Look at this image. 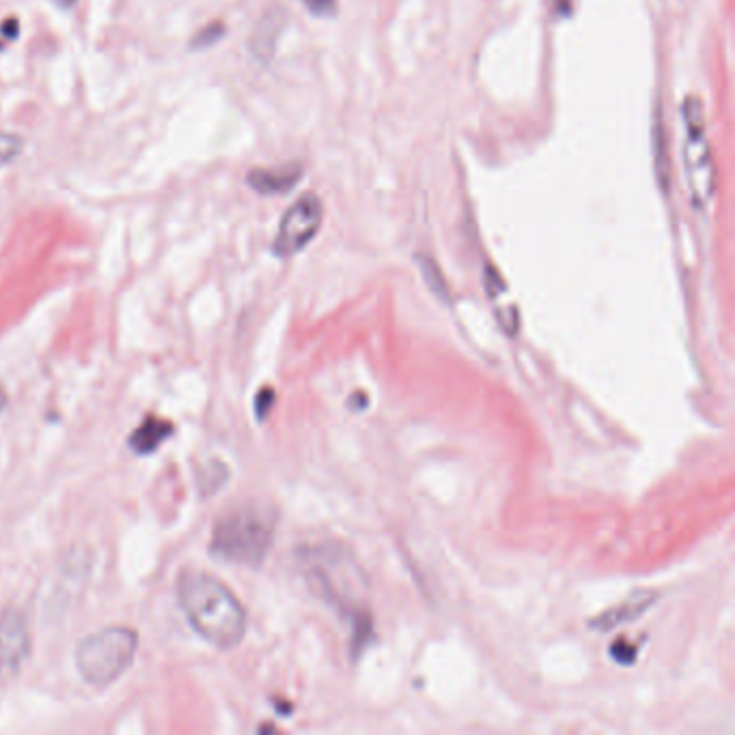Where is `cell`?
I'll return each mask as SVG.
<instances>
[{"label": "cell", "mask_w": 735, "mask_h": 735, "mask_svg": "<svg viewBox=\"0 0 735 735\" xmlns=\"http://www.w3.org/2000/svg\"><path fill=\"white\" fill-rule=\"evenodd\" d=\"M177 600L190 626L218 649L238 647L246 634V608L225 582L201 570H186L177 580Z\"/></svg>", "instance_id": "6da1fadb"}, {"label": "cell", "mask_w": 735, "mask_h": 735, "mask_svg": "<svg viewBox=\"0 0 735 735\" xmlns=\"http://www.w3.org/2000/svg\"><path fill=\"white\" fill-rule=\"evenodd\" d=\"M276 535V513L263 503L229 509L214 526L210 550L233 565L257 567L266 561Z\"/></svg>", "instance_id": "7a4b0ae2"}, {"label": "cell", "mask_w": 735, "mask_h": 735, "mask_svg": "<svg viewBox=\"0 0 735 735\" xmlns=\"http://www.w3.org/2000/svg\"><path fill=\"white\" fill-rule=\"evenodd\" d=\"M302 567L317 595L354 619L365 617L367 582L350 550L324 544L302 552Z\"/></svg>", "instance_id": "3957f363"}, {"label": "cell", "mask_w": 735, "mask_h": 735, "mask_svg": "<svg viewBox=\"0 0 735 735\" xmlns=\"http://www.w3.org/2000/svg\"><path fill=\"white\" fill-rule=\"evenodd\" d=\"M138 632L110 626L82 639L76 649V667L87 684L104 688L126 673L136 658Z\"/></svg>", "instance_id": "277c9868"}, {"label": "cell", "mask_w": 735, "mask_h": 735, "mask_svg": "<svg viewBox=\"0 0 735 735\" xmlns=\"http://www.w3.org/2000/svg\"><path fill=\"white\" fill-rule=\"evenodd\" d=\"M682 123H684V145H682V164L686 175V186L690 201L697 212H703L714 199L716 173L707 138L705 108L697 95H688L682 102Z\"/></svg>", "instance_id": "5b68a950"}, {"label": "cell", "mask_w": 735, "mask_h": 735, "mask_svg": "<svg viewBox=\"0 0 735 735\" xmlns=\"http://www.w3.org/2000/svg\"><path fill=\"white\" fill-rule=\"evenodd\" d=\"M324 220V205L320 197L313 192L302 194V197L289 205V210L283 214L279 231L274 235L272 253L281 259L294 257L304 251L320 233Z\"/></svg>", "instance_id": "8992f818"}, {"label": "cell", "mask_w": 735, "mask_h": 735, "mask_svg": "<svg viewBox=\"0 0 735 735\" xmlns=\"http://www.w3.org/2000/svg\"><path fill=\"white\" fill-rule=\"evenodd\" d=\"M31 654V630L18 608L0 613V671H18Z\"/></svg>", "instance_id": "52a82bcc"}, {"label": "cell", "mask_w": 735, "mask_h": 735, "mask_svg": "<svg viewBox=\"0 0 735 735\" xmlns=\"http://www.w3.org/2000/svg\"><path fill=\"white\" fill-rule=\"evenodd\" d=\"M175 434V423L162 419L158 414H147L128 438V445L136 455H149L158 451L166 440Z\"/></svg>", "instance_id": "ba28073f"}, {"label": "cell", "mask_w": 735, "mask_h": 735, "mask_svg": "<svg viewBox=\"0 0 735 735\" xmlns=\"http://www.w3.org/2000/svg\"><path fill=\"white\" fill-rule=\"evenodd\" d=\"M654 602H656L654 591H647V589L634 591L626 602H621L619 606L606 610V613H602L598 619H593L591 626L598 628V630L619 628V626H623V623H628L632 619H639L647 608L654 606Z\"/></svg>", "instance_id": "9c48e42d"}, {"label": "cell", "mask_w": 735, "mask_h": 735, "mask_svg": "<svg viewBox=\"0 0 735 735\" xmlns=\"http://www.w3.org/2000/svg\"><path fill=\"white\" fill-rule=\"evenodd\" d=\"M302 177L298 164L279 166V169H253L246 182L259 194H283L294 188Z\"/></svg>", "instance_id": "30bf717a"}, {"label": "cell", "mask_w": 735, "mask_h": 735, "mask_svg": "<svg viewBox=\"0 0 735 735\" xmlns=\"http://www.w3.org/2000/svg\"><path fill=\"white\" fill-rule=\"evenodd\" d=\"M24 149V138L7 130H0V166L16 160Z\"/></svg>", "instance_id": "8fae6325"}, {"label": "cell", "mask_w": 735, "mask_h": 735, "mask_svg": "<svg viewBox=\"0 0 735 735\" xmlns=\"http://www.w3.org/2000/svg\"><path fill=\"white\" fill-rule=\"evenodd\" d=\"M223 35H225V24H220V22L207 24L203 31H199L197 35H194V39H192V48L201 50V48L212 46L214 41H218V39L223 37Z\"/></svg>", "instance_id": "7c38bea8"}, {"label": "cell", "mask_w": 735, "mask_h": 735, "mask_svg": "<svg viewBox=\"0 0 735 735\" xmlns=\"http://www.w3.org/2000/svg\"><path fill=\"white\" fill-rule=\"evenodd\" d=\"M610 656H613L621 664H630L636 658V647L634 645H628L626 641L621 639V641L610 645Z\"/></svg>", "instance_id": "4fadbf2b"}, {"label": "cell", "mask_w": 735, "mask_h": 735, "mask_svg": "<svg viewBox=\"0 0 735 735\" xmlns=\"http://www.w3.org/2000/svg\"><path fill=\"white\" fill-rule=\"evenodd\" d=\"M302 5L315 16H332L337 11V0H302Z\"/></svg>", "instance_id": "5bb4252c"}, {"label": "cell", "mask_w": 735, "mask_h": 735, "mask_svg": "<svg viewBox=\"0 0 735 735\" xmlns=\"http://www.w3.org/2000/svg\"><path fill=\"white\" fill-rule=\"evenodd\" d=\"M272 404H274V391H272V388H263V391L255 399L257 419H263V416H266L272 410Z\"/></svg>", "instance_id": "9a60e30c"}, {"label": "cell", "mask_w": 735, "mask_h": 735, "mask_svg": "<svg viewBox=\"0 0 735 735\" xmlns=\"http://www.w3.org/2000/svg\"><path fill=\"white\" fill-rule=\"evenodd\" d=\"M54 3H57L59 7H63V9H69V7H74L76 5V0H54Z\"/></svg>", "instance_id": "2e32d148"}, {"label": "cell", "mask_w": 735, "mask_h": 735, "mask_svg": "<svg viewBox=\"0 0 735 735\" xmlns=\"http://www.w3.org/2000/svg\"><path fill=\"white\" fill-rule=\"evenodd\" d=\"M5 406H7V393H5L3 384H0V410H3Z\"/></svg>", "instance_id": "e0dca14e"}]
</instances>
